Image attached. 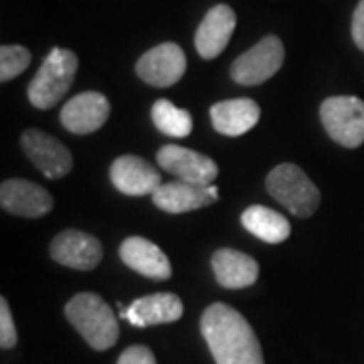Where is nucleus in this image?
<instances>
[{
  "label": "nucleus",
  "instance_id": "1",
  "mask_svg": "<svg viewBox=\"0 0 364 364\" xmlns=\"http://www.w3.org/2000/svg\"><path fill=\"white\" fill-rule=\"evenodd\" d=\"M200 332L217 364H265L251 324L227 304L208 306L200 318Z\"/></svg>",
  "mask_w": 364,
  "mask_h": 364
},
{
  "label": "nucleus",
  "instance_id": "2",
  "mask_svg": "<svg viewBox=\"0 0 364 364\" xmlns=\"http://www.w3.org/2000/svg\"><path fill=\"white\" fill-rule=\"evenodd\" d=\"M67 320L93 350H107L119 338L116 314L97 294H77L67 301Z\"/></svg>",
  "mask_w": 364,
  "mask_h": 364
},
{
  "label": "nucleus",
  "instance_id": "3",
  "mask_svg": "<svg viewBox=\"0 0 364 364\" xmlns=\"http://www.w3.org/2000/svg\"><path fill=\"white\" fill-rule=\"evenodd\" d=\"M77 55L69 49L55 47L43 61L37 75L28 83V102L37 109H51L71 90L77 73Z\"/></svg>",
  "mask_w": 364,
  "mask_h": 364
},
{
  "label": "nucleus",
  "instance_id": "4",
  "mask_svg": "<svg viewBox=\"0 0 364 364\" xmlns=\"http://www.w3.org/2000/svg\"><path fill=\"white\" fill-rule=\"evenodd\" d=\"M267 193L299 219H308L320 207V191L296 164H279L267 174Z\"/></svg>",
  "mask_w": 364,
  "mask_h": 364
},
{
  "label": "nucleus",
  "instance_id": "5",
  "mask_svg": "<svg viewBox=\"0 0 364 364\" xmlns=\"http://www.w3.org/2000/svg\"><path fill=\"white\" fill-rule=\"evenodd\" d=\"M320 119L328 136L344 148L364 144V102L354 95L328 97L320 105Z\"/></svg>",
  "mask_w": 364,
  "mask_h": 364
},
{
  "label": "nucleus",
  "instance_id": "6",
  "mask_svg": "<svg viewBox=\"0 0 364 364\" xmlns=\"http://www.w3.org/2000/svg\"><path fill=\"white\" fill-rule=\"evenodd\" d=\"M286 59V49L279 37L267 35L249 51L239 55L231 65V77L239 85H259L273 77Z\"/></svg>",
  "mask_w": 364,
  "mask_h": 364
},
{
  "label": "nucleus",
  "instance_id": "7",
  "mask_svg": "<svg viewBox=\"0 0 364 364\" xmlns=\"http://www.w3.org/2000/svg\"><path fill=\"white\" fill-rule=\"evenodd\" d=\"M21 146L28 160L41 170L47 178H63L73 168V156L51 134L31 128L21 136Z\"/></svg>",
  "mask_w": 364,
  "mask_h": 364
},
{
  "label": "nucleus",
  "instance_id": "8",
  "mask_svg": "<svg viewBox=\"0 0 364 364\" xmlns=\"http://www.w3.org/2000/svg\"><path fill=\"white\" fill-rule=\"evenodd\" d=\"M186 71V55L176 43H162L146 51L136 63L138 77L154 87H170L178 83Z\"/></svg>",
  "mask_w": 364,
  "mask_h": 364
},
{
  "label": "nucleus",
  "instance_id": "9",
  "mask_svg": "<svg viewBox=\"0 0 364 364\" xmlns=\"http://www.w3.org/2000/svg\"><path fill=\"white\" fill-rule=\"evenodd\" d=\"M160 168L170 172L178 181L195 182V184H213L219 176V166L213 158L195 152L191 148H182L168 144L160 148L156 154Z\"/></svg>",
  "mask_w": 364,
  "mask_h": 364
},
{
  "label": "nucleus",
  "instance_id": "10",
  "mask_svg": "<svg viewBox=\"0 0 364 364\" xmlns=\"http://www.w3.org/2000/svg\"><path fill=\"white\" fill-rule=\"evenodd\" d=\"M51 257L71 269L91 272L104 257V247L102 241L93 235L67 229L53 239Z\"/></svg>",
  "mask_w": 364,
  "mask_h": 364
},
{
  "label": "nucleus",
  "instance_id": "11",
  "mask_svg": "<svg viewBox=\"0 0 364 364\" xmlns=\"http://www.w3.org/2000/svg\"><path fill=\"white\" fill-rule=\"evenodd\" d=\"M0 205L6 213L26 219H39L53 210L51 193L39 184L23 178H11L0 186Z\"/></svg>",
  "mask_w": 364,
  "mask_h": 364
},
{
  "label": "nucleus",
  "instance_id": "12",
  "mask_svg": "<svg viewBox=\"0 0 364 364\" xmlns=\"http://www.w3.org/2000/svg\"><path fill=\"white\" fill-rule=\"evenodd\" d=\"M109 178L122 195L146 196L154 195L162 186V178L148 160L142 156H119L109 166Z\"/></svg>",
  "mask_w": 364,
  "mask_h": 364
},
{
  "label": "nucleus",
  "instance_id": "13",
  "mask_svg": "<svg viewBox=\"0 0 364 364\" xmlns=\"http://www.w3.org/2000/svg\"><path fill=\"white\" fill-rule=\"evenodd\" d=\"M152 200L160 210L170 213V215H181V213H191V210L217 203L219 191L213 184L174 181L162 184L152 195Z\"/></svg>",
  "mask_w": 364,
  "mask_h": 364
},
{
  "label": "nucleus",
  "instance_id": "14",
  "mask_svg": "<svg viewBox=\"0 0 364 364\" xmlns=\"http://www.w3.org/2000/svg\"><path fill=\"white\" fill-rule=\"evenodd\" d=\"M109 117V102L100 91H83L71 97L61 109L63 128L73 134L97 132Z\"/></svg>",
  "mask_w": 364,
  "mask_h": 364
},
{
  "label": "nucleus",
  "instance_id": "15",
  "mask_svg": "<svg viewBox=\"0 0 364 364\" xmlns=\"http://www.w3.org/2000/svg\"><path fill=\"white\" fill-rule=\"evenodd\" d=\"M235 26H237V16H235V11L231 6H227V4L213 6L196 28V53L203 59L219 57L233 37Z\"/></svg>",
  "mask_w": 364,
  "mask_h": 364
},
{
  "label": "nucleus",
  "instance_id": "16",
  "mask_svg": "<svg viewBox=\"0 0 364 364\" xmlns=\"http://www.w3.org/2000/svg\"><path fill=\"white\" fill-rule=\"evenodd\" d=\"M184 306L176 294H152L132 301V306L122 308L119 304V316L128 320L132 326L146 328V326L172 324L181 320Z\"/></svg>",
  "mask_w": 364,
  "mask_h": 364
},
{
  "label": "nucleus",
  "instance_id": "17",
  "mask_svg": "<svg viewBox=\"0 0 364 364\" xmlns=\"http://www.w3.org/2000/svg\"><path fill=\"white\" fill-rule=\"evenodd\" d=\"M119 257L130 269L154 282H166L172 275V265L164 251L144 237H128L122 241Z\"/></svg>",
  "mask_w": 364,
  "mask_h": 364
},
{
  "label": "nucleus",
  "instance_id": "18",
  "mask_svg": "<svg viewBox=\"0 0 364 364\" xmlns=\"http://www.w3.org/2000/svg\"><path fill=\"white\" fill-rule=\"evenodd\" d=\"M259 117V105L249 97L227 100V102H219L210 107L213 128L223 136H231V138L247 134L251 128L257 126Z\"/></svg>",
  "mask_w": 364,
  "mask_h": 364
},
{
  "label": "nucleus",
  "instance_id": "19",
  "mask_svg": "<svg viewBox=\"0 0 364 364\" xmlns=\"http://www.w3.org/2000/svg\"><path fill=\"white\" fill-rule=\"evenodd\" d=\"M213 272L219 286L227 289H243L253 286L259 277V263L247 253L235 249H219L213 255Z\"/></svg>",
  "mask_w": 364,
  "mask_h": 364
},
{
  "label": "nucleus",
  "instance_id": "20",
  "mask_svg": "<svg viewBox=\"0 0 364 364\" xmlns=\"http://www.w3.org/2000/svg\"><path fill=\"white\" fill-rule=\"evenodd\" d=\"M241 225L265 243H284L291 233V225L284 215L261 205L245 208L241 215Z\"/></svg>",
  "mask_w": 364,
  "mask_h": 364
},
{
  "label": "nucleus",
  "instance_id": "21",
  "mask_svg": "<svg viewBox=\"0 0 364 364\" xmlns=\"http://www.w3.org/2000/svg\"><path fill=\"white\" fill-rule=\"evenodd\" d=\"M152 122L158 130L170 138H186L193 132V117L168 100H158L152 105Z\"/></svg>",
  "mask_w": 364,
  "mask_h": 364
},
{
  "label": "nucleus",
  "instance_id": "22",
  "mask_svg": "<svg viewBox=\"0 0 364 364\" xmlns=\"http://www.w3.org/2000/svg\"><path fill=\"white\" fill-rule=\"evenodd\" d=\"M31 65V53L21 45H4L0 49V81L18 77Z\"/></svg>",
  "mask_w": 364,
  "mask_h": 364
},
{
  "label": "nucleus",
  "instance_id": "23",
  "mask_svg": "<svg viewBox=\"0 0 364 364\" xmlns=\"http://www.w3.org/2000/svg\"><path fill=\"white\" fill-rule=\"evenodd\" d=\"M16 340H18V334H16V328H14L13 314H11V308H9V301L4 298H0V346H2V350L14 348Z\"/></svg>",
  "mask_w": 364,
  "mask_h": 364
},
{
  "label": "nucleus",
  "instance_id": "24",
  "mask_svg": "<svg viewBox=\"0 0 364 364\" xmlns=\"http://www.w3.org/2000/svg\"><path fill=\"white\" fill-rule=\"evenodd\" d=\"M117 364H156V358L148 346L138 344V346H130L122 352L117 358Z\"/></svg>",
  "mask_w": 364,
  "mask_h": 364
},
{
  "label": "nucleus",
  "instance_id": "25",
  "mask_svg": "<svg viewBox=\"0 0 364 364\" xmlns=\"http://www.w3.org/2000/svg\"><path fill=\"white\" fill-rule=\"evenodd\" d=\"M352 39L356 43V47L364 53V0L358 2L352 16Z\"/></svg>",
  "mask_w": 364,
  "mask_h": 364
}]
</instances>
